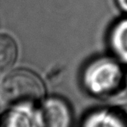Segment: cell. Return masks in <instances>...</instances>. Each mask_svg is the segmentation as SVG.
I'll return each mask as SVG.
<instances>
[{"instance_id": "obj_1", "label": "cell", "mask_w": 127, "mask_h": 127, "mask_svg": "<svg viewBox=\"0 0 127 127\" xmlns=\"http://www.w3.org/2000/svg\"><path fill=\"white\" fill-rule=\"evenodd\" d=\"M2 98L10 105L30 106L36 104L44 95V87L39 76L29 70L11 72L2 81Z\"/></svg>"}, {"instance_id": "obj_2", "label": "cell", "mask_w": 127, "mask_h": 127, "mask_svg": "<svg viewBox=\"0 0 127 127\" xmlns=\"http://www.w3.org/2000/svg\"><path fill=\"white\" fill-rule=\"evenodd\" d=\"M122 73L118 64L109 61H99L89 68L85 73V84L95 94L113 93L120 86Z\"/></svg>"}, {"instance_id": "obj_3", "label": "cell", "mask_w": 127, "mask_h": 127, "mask_svg": "<svg viewBox=\"0 0 127 127\" xmlns=\"http://www.w3.org/2000/svg\"><path fill=\"white\" fill-rule=\"evenodd\" d=\"M42 120L45 126L64 127L69 125L71 113L64 101L58 98H50L43 105Z\"/></svg>"}, {"instance_id": "obj_4", "label": "cell", "mask_w": 127, "mask_h": 127, "mask_svg": "<svg viewBox=\"0 0 127 127\" xmlns=\"http://www.w3.org/2000/svg\"><path fill=\"white\" fill-rule=\"evenodd\" d=\"M109 43L114 55L127 63V19L121 21L113 28Z\"/></svg>"}, {"instance_id": "obj_5", "label": "cell", "mask_w": 127, "mask_h": 127, "mask_svg": "<svg viewBox=\"0 0 127 127\" xmlns=\"http://www.w3.org/2000/svg\"><path fill=\"white\" fill-rule=\"evenodd\" d=\"M17 46L11 36L0 35V73L11 68L17 58Z\"/></svg>"}, {"instance_id": "obj_6", "label": "cell", "mask_w": 127, "mask_h": 127, "mask_svg": "<svg viewBox=\"0 0 127 127\" xmlns=\"http://www.w3.org/2000/svg\"><path fill=\"white\" fill-rule=\"evenodd\" d=\"M119 6L126 13H127V0H117Z\"/></svg>"}]
</instances>
